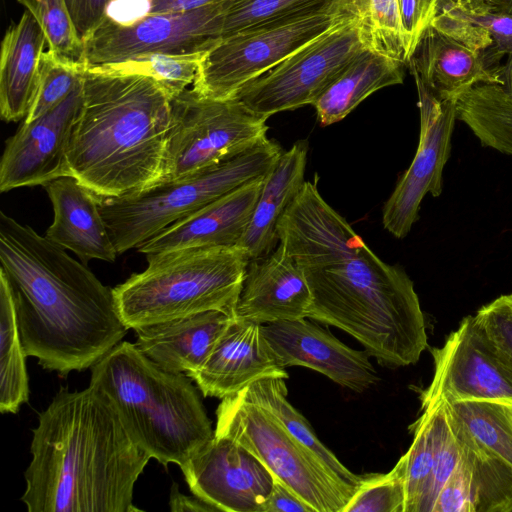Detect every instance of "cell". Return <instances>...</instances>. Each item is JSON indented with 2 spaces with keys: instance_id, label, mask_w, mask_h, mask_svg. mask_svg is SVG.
I'll list each match as a JSON object with an SVG mask.
<instances>
[{
  "instance_id": "31",
  "label": "cell",
  "mask_w": 512,
  "mask_h": 512,
  "mask_svg": "<svg viewBox=\"0 0 512 512\" xmlns=\"http://www.w3.org/2000/svg\"><path fill=\"white\" fill-rule=\"evenodd\" d=\"M450 417L483 449L512 467V415L505 402H443Z\"/></svg>"
},
{
  "instance_id": "25",
  "label": "cell",
  "mask_w": 512,
  "mask_h": 512,
  "mask_svg": "<svg viewBox=\"0 0 512 512\" xmlns=\"http://www.w3.org/2000/svg\"><path fill=\"white\" fill-rule=\"evenodd\" d=\"M307 157L308 143L299 140L282 152L265 175L250 222L238 245L250 261L268 255L279 243L277 225L305 183Z\"/></svg>"
},
{
  "instance_id": "34",
  "label": "cell",
  "mask_w": 512,
  "mask_h": 512,
  "mask_svg": "<svg viewBox=\"0 0 512 512\" xmlns=\"http://www.w3.org/2000/svg\"><path fill=\"white\" fill-rule=\"evenodd\" d=\"M413 441L406 456L405 511L424 512L435 456L434 409L422 410L412 425Z\"/></svg>"
},
{
  "instance_id": "41",
  "label": "cell",
  "mask_w": 512,
  "mask_h": 512,
  "mask_svg": "<svg viewBox=\"0 0 512 512\" xmlns=\"http://www.w3.org/2000/svg\"><path fill=\"white\" fill-rule=\"evenodd\" d=\"M111 0H64L75 33L81 43L100 25Z\"/></svg>"
},
{
  "instance_id": "29",
  "label": "cell",
  "mask_w": 512,
  "mask_h": 512,
  "mask_svg": "<svg viewBox=\"0 0 512 512\" xmlns=\"http://www.w3.org/2000/svg\"><path fill=\"white\" fill-rule=\"evenodd\" d=\"M285 379L265 378L256 381L240 393L269 410L300 442L315 452L342 480L358 488L365 475H357L316 436L309 422L287 400Z\"/></svg>"
},
{
  "instance_id": "5",
  "label": "cell",
  "mask_w": 512,
  "mask_h": 512,
  "mask_svg": "<svg viewBox=\"0 0 512 512\" xmlns=\"http://www.w3.org/2000/svg\"><path fill=\"white\" fill-rule=\"evenodd\" d=\"M146 257L144 271L113 288L128 329L212 310L234 317L250 261L242 247L184 248Z\"/></svg>"
},
{
  "instance_id": "7",
  "label": "cell",
  "mask_w": 512,
  "mask_h": 512,
  "mask_svg": "<svg viewBox=\"0 0 512 512\" xmlns=\"http://www.w3.org/2000/svg\"><path fill=\"white\" fill-rule=\"evenodd\" d=\"M215 435L252 453L315 512H342L356 487L342 480L266 408L240 392L221 399Z\"/></svg>"
},
{
  "instance_id": "18",
  "label": "cell",
  "mask_w": 512,
  "mask_h": 512,
  "mask_svg": "<svg viewBox=\"0 0 512 512\" xmlns=\"http://www.w3.org/2000/svg\"><path fill=\"white\" fill-rule=\"evenodd\" d=\"M188 376L204 397L223 399L261 379H287L288 373L271 354L261 325L234 318L204 365Z\"/></svg>"
},
{
  "instance_id": "33",
  "label": "cell",
  "mask_w": 512,
  "mask_h": 512,
  "mask_svg": "<svg viewBox=\"0 0 512 512\" xmlns=\"http://www.w3.org/2000/svg\"><path fill=\"white\" fill-rule=\"evenodd\" d=\"M207 51L196 53H148L91 68L110 74H138L155 79L174 97L193 84Z\"/></svg>"
},
{
  "instance_id": "23",
  "label": "cell",
  "mask_w": 512,
  "mask_h": 512,
  "mask_svg": "<svg viewBox=\"0 0 512 512\" xmlns=\"http://www.w3.org/2000/svg\"><path fill=\"white\" fill-rule=\"evenodd\" d=\"M407 65L436 97L457 101L477 84H496L481 56L429 26L420 38Z\"/></svg>"
},
{
  "instance_id": "36",
  "label": "cell",
  "mask_w": 512,
  "mask_h": 512,
  "mask_svg": "<svg viewBox=\"0 0 512 512\" xmlns=\"http://www.w3.org/2000/svg\"><path fill=\"white\" fill-rule=\"evenodd\" d=\"M405 454L386 474L365 475L342 512H404Z\"/></svg>"
},
{
  "instance_id": "44",
  "label": "cell",
  "mask_w": 512,
  "mask_h": 512,
  "mask_svg": "<svg viewBox=\"0 0 512 512\" xmlns=\"http://www.w3.org/2000/svg\"><path fill=\"white\" fill-rule=\"evenodd\" d=\"M229 0H151V14L182 13Z\"/></svg>"
},
{
  "instance_id": "35",
  "label": "cell",
  "mask_w": 512,
  "mask_h": 512,
  "mask_svg": "<svg viewBox=\"0 0 512 512\" xmlns=\"http://www.w3.org/2000/svg\"><path fill=\"white\" fill-rule=\"evenodd\" d=\"M83 71L84 66L78 60L50 49L44 51L36 95L24 121L34 120L64 101L81 80Z\"/></svg>"
},
{
  "instance_id": "26",
  "label": "cell",
  "mask_w": 512,
  "mask_h": 512,
  "mask_svg": "<svg viewBox=\"0 0 512 512\" xmlns=\"http://www.w3.org/2000/svg\"><path fill=\"white\" fill-rule=\"evenodd\" d=\"M404 65L364 47L314 102L321 125L328 126L341 121L375 91L401 84Z\"/></svg>"
},
{
  "instance_id": "38",
  "label": "cell",
  "mask_w": 512,
  "mask_h": 512,
  "mask_svg": "<svg viewBox=\"0 0 512 512\" xmlns=\"http://www.w3.org/2000/svg\"><path fill=\"white\" fill-rule=\"evenodd\" d=\"M474 316L496 355L512 372V294L499 296Z\"/></svg>"
},
{
  "instance_id": "47",
  "label": "cell",
  "mask_w": 512,
  "mask_h": 512,
  "mask_svg": "<svg viewBox=\"0 0 512 512\" xmlns=\"http://www.w3.org/2000/svg\"><path fill=\"white\" fill-rule=\"evenodd\" d=\"M505 403H506V405H507V407H508V409H509V411H510V413L512 415V402H505Z\"/></svg>"
},
{
  "instance_id": "15",
  "label": "cell",
  "mask_w": 512,
  "mask_h": 512,
  "mask_svg": "<svg viewBox=\"0 0 512 512\" xmlns=\"http://www.w3.org/2000/svg\"><path fill=\"white\" fill-rule=\"evenodd\" d=\"M83 105L82 78L69 96L48 113L24 121L10 137L0 163V190L45 185L69 176L67 152Z\"/></svg>"
},
{
  "instance_id": "14",
  "label": "cell",
  "mask_w": 512,
  "mask_h": 512,
  "mask_svg": "<svg viewBox=\"0 0 512 512\" xmlns=\"http://www.w3.org/2000/svg\"><path fill=\"white\" fill-rule=\"evenodd\" d=\"M180 469L191 493L216 511L262 512L274 482L252 453L215 434Z\"/></svg>"
},
{
  "instance_id": "19",
  "label": "cell",
  "mask_w": 512,
  "mask_h": 512,
  "mask_svg": "<svg viewBox=\"0 0 512 512\" xmlns=\"http://www.w3.org/2000/svg\"><path fill=\"white\" fill-rule=\"evenodd\" d=\"M264 177L254 179L174 222L137 250L148 255L184 248L239 245Z\"/></svg>"
},
{
  "instance_id": "28",
  "label": "cell",
  "mask_w": 512,
  "mask_h": 512,
  "mask_svg": "<svg viewBox=\"0 0 512 512\" xmlns=\"http://www.w3.org/2000/svg\"><path fill=\"white\" fill-rule=\"evenodd\" d=\"M26 353L8 277L0 269V411L17 413L29 399Z\"/></svg>"
},
{
  "instance_id": "24",
  "label": "cell",
  "mask_w": 512,
  "mask_h": 512,
  "mask_svg": "<svg viewBox=\"0 0 512 512\" xmlns=\"http://www.w3.org/2000/svg\"><path fill=\"white\" fill-rule=\"evenodd\" d=\"M46 44L44 29L28 10L7 29L0 53V112L5 121H19L29 113Z\"/></svg>"
},
{
  "instance_id": "1",
  "label": "cell",
  "mask_w": 512,
  "mask_h": 512,
  "mask_svg": "<svg viewBox=\"0 0 512 512\" xmlns=\"http://www.w3.org/2000/svg\"><path fill=\"white\" fill-rule=\"evenodd\" d=\"M0 262L27 356L66 376L91 368L128 328L113 289L64 248L0 213Z\"/></svg>"
},
{
  "instance_id": "17",
  "label": "cell",
  "mask_w": 512,
  "mask_h": 512,
  "mask_svg": "<svg viewBox=\"0 0 512 512\" xmlns=\"http://www.w3.org/2000/svg\"><path fill=\"white\" fill-rule=\"evenodd\" d=\"M311 292L305 276L285 247L249 261L234 317L265 325L307 318Z\"/></svg>"
},
{
  "instance_id": "43",
  "label": "cell",
  "mask_w": 512,
  "mask_h": 512,
  "mask_svg": "<svg viewBox=\"0 0 512 512\" xmlns=\"http://www.w3.org/2000/svg\"><path fill=\"white\" fill-rule=\"evenodd\" d=\"M262 512H315L286 485L274 478L273 487L262 507Z\"/></svg>"
},
{
  "instance_id": "46",
  "label": "cell",
  "mask_w": 512,
  "mask_h": 512,
  "mask_svg": "<svg viewBox=\"0 0 512 512\" xmlns=\"http://www.w3.org/2000/svg\"><path fill=\"white\" fill-rule=\"evenodd\" d=\"M502 12L512 16V0H484Z\"/></svg>"
},
{
  "instance_id": "3",
  "label": "cell",
  "mask_w": 512,
  "mask_h": 512,
  "mask_svg": "<svg viewBox=\"0 0 512 512\" xmlns=\"http://www.w3.org/2000/svg\"><path fill=\"white\" fill-rule=\"evenodd\" d=\"M82 91L67 152L69 176L106 198L153 186L162 168L172 96L153 78L85 67Z\"/></svg>"
},
{
  "instance_id": "4",
  "label": "cell",
  "mask_w": 512,
  "mask_h": 512,
  "mask_svg": "<svg viewBox=\"0 0 512 512\" xmlns=\"http://www.w3.org/2000/svg\"><path fill=\"white\" fill-rule=\"evenodd\" d=\"M90 384L116 410L134 443L162 465L182 467L214 436L198 386L123 341L91 367Z\"/></svg>"
},
{
  "instance_id": "16",
  "label": "cell",
  "mask_w": 512,
  "mask_h": 512,
  "mask_svg": "<svg viewBox=\"0 0 512 512\" xmlns=\"http://www.w3.org/2000/svg\"><path fill=\"white\" fill-rule=\"evenodd\" d=\"M306 319L261 325L262 336L281 367H306L356 392L379 381L366 351L347 346Z\"/></svg>"
},
{
  "instance_id": "12",
  "label": "cell",
  "mask_w": 512,
  "mask_h": 512,
  "mask_svg": "<svg viewBox=\"0 0 512 512\" xmlns=\"http://www.w3.org/2000/svg\"><path fill=\"white\" fill-rule=\"evenodd\" d=\"M431 354L434 374L420 394L421 409L439 402H512V372L496 355L474 315L464 317Z\"/></svg>"
},
{
  "instance_id": "9",
  "label": "cell",
  "mask_w": 512,
  "mask_h": 512,
  "mask_svg": "<svg viewBox=\"0 0 512 512\" xmlns=\"http://www.w3.org/2000/svg\"><path fill=\"white\" fill-rule=\"evenodd\" d=\"M364 47L358 24L337 20L326 32L245 85L234 98L266 119L282 111L313 105Z\"/></svg>"
},
{
  "instance_id": "2",
  "label": "cell",
  "mask_w": 512,
  "mask_h": 512,
  "mask_svg": "<svg viewBox=\"0 0 512 512\" xmlns=\"http://www.w3.org/2000/svg\"><path fill=\"white\" fill-rule=\"evenodd\" d=\"M32 432L21 497L27 511H141L133 490L151 457L97 387H60Z\"/></svg>"
},
{
  "instance_id": "42",
  "label": "cell",
  "mask_w": 512,
  "mask_h": 512,
  "mask_svg": "<svg viewBox=\"0 0 512 512\" xmlns=\"http://www.w3.org/2000/svg\"><path fill=\"white\" fill-rule=\"evenodd\" d=\"M151 7V0H111L101 23L129 26L150 15Z\"/></svg>"
},
{
  "instance_id": "21",
  "label": "cell",
  "mask_w": 512,
  "mask_h": 512,
  "mask_svg": "<svg viewBox=\"0 0 512 512\" xmlns=\"http://www.w3.org/2000/svg\"><path fill=\"white\" fill-rule=\"evenodd\" d=\"M54 217L45 237L76 254L85 265L92 259L114 262L117 250L96 195L72 176L44 185Z\"/></svg>"
},
{
  "instance_id": "22",
  "label": "cell",
  "mask_w": 512,
  "mask_h": 512,
  "mask_svg": "<svg viewBox=\"0 0 512 512\" xmlns=\"http://www.w3.org/2000/svg\"><path fill=\"white\" fill-rule=\"evenodd\" d=\"M234 317L212 310L140 326L135 345L165 370L187 375L198 371Z\"/></svg>"
},
{
  "instance_id": "11",
  "label": "cell",
  "mask_w": 512,
  "mask_h": 512,
  "mask_svg": "<svg viewBox=\"0 0 512 512\" xmlns=\"http://www.w3.org/2000/svg\"><path fill=\"white\" fill-rule=\"evenodd\" d=\"M229 1L182 13L150 14L129 26L101 23L82 42L78 61L96 67L148 53L208 51L221 39Z\"/></svg>"
},
{
  "instance_id": "13",
  "label": "cell",
  "mask_w": 512,
  "mask_h": 512,
  "mask_svg": "<svg viewBox=\"0 0 512 512\" xmlns=\"http://www.w3.org/2000/svg\"><path fill=\"white\" fill-rule=\"evenodd\" d=\"M414 79L420 111L419 143L410 166L382 210V224L396 238H404L410 232L427 193L434 197L442 193L443 168L450 156L457 119V101L439 99L418 78Z\"/></svg>"
},
{
  "instance_id": "39",
  "label": "cell",
  "mask_w": 512,
  "mask_h": 512,
  "mask_svg": "<svg viewBox=\"0 0 512 512\" xmlns=\"http://www.w3.org/2000/svg\"><path fill=\"white\" fill-rule=\"evenodd\" d=\"M432 512H475L472 473L463 452L458 466L438 493Z\"/></svg>"
},
{
  "instance_id": "20",
  "label": "cell",
  "mask_w": 512,
  "mask_h": 512,
  "mask_svg": "<svg viewBox=\"0 0 512 512\" xmlns=\"http://www.w3.org/2000/svg\"><path fill=\"white\" fill-rule=\"evenodd\" d=\"M431 26L478 53L512 98V16L484 0H440Z\"/></svg>"
},
{
  "instance_id": "8",
  "label": "cell",
  "mask_w": 512,
  "mask_h": 512,
  "mask_svg": "<svg viewBox=\"0 0 512 512\" xmlns=\"http://www.w3.org/2000/svg\"><path fill=\"white\" fill-rule=\"evenodd\" d=\"M170 105L162 168L154 185L192 177L267 138V119L235 98H205L187 88L172 97Z\"/></svg>"
},
{
  "instance_id": "45",
  "label": "cell",
  "mask_w": 512,
  "mask_h": 512,
  "mask_svg": "<svg viewBox=\"0 0 512 512\" xmlns=\"http://www.w3.org/2000/svg\"><path fill=\"white\" fill-rule=\"evenodd\" d=\"M170 510L173 512H203L216 511L211 505L197 497L182 494L178 485L173 483L169 498Z\"/></svg>"
},
{
  "instance_id": "37",
  "label": "cell",
  "mask_w": 512,
  "mask_h": 512,
  "mask_svg": "<svg viewBox=\"0 0 512 512\" xmlns=\"http://www.w3.org/2000/svg\"><path fill=\"white\" fill-rule=\"evenodd\" d=\"M18 1L41 24L48 39V49L78 60L82 43L72 26L64 0Z\"/></svg>"
},
{
  "instance_id": "30",
  "label": "cell",
  "mask_w": 512,
  "mask_h": 512,
  "mask_svg": "<svg viewBox=\"0 0 512 512\" xmlns=\"http://www.w3.org/2000/svg\"><path fill=\"white\" fill-rule=\"evenodd\" d=\"M446 414L471 468L475 512H512V467L478 445Z\"/></svg>"
},
{
  "instance_id": "10",
  "label": "cell",
  "mask_w": 512,
  "mask_h": 512,
  "mask_svg": "<svg viewBox=\"0 0 512 512\" xmlns=\"http://www.w3.org/2000/svg\"><path fill=\"white\" fill-rule=\"evenodd\" d=\"M336 21L326 11L222 37L205 53L192 89L205 98L232 99L245 85L326 32Z\"/></svg>"
},
{
  "instance_id": "27",
  "label": "cell",
  "mask_w": 512,
  "mask_h": 512,
  "mask_svg": "<svg viewBox=\"0 0 512 512\" xmlns=\"http://www.w3.org/2000/svg\"><path fill=\"white\" fill-rule=\"evenodd\" d=\"M329 12L337 20L355 21L366 48L407 65L398 0H334Z\"/></svg>"
},
{
  "instance_id": "32",
  "label": "cell",
  "mask_w": 512,
  "mask_h": 512,
  "mask_svg": "<svg viewBox=\"0 0 512 512\" xmlns=\"http://www.w3.org/2000/svg\"><path fill=\"white\" fill-rule=\"evenodd\" d=\"M334 0H230L222 37L237 32L315 15L330 10Z\"/></svg>"
},
{
  "instance_id": "40",
  "label": "cell",
  "mask_w": 512,
  "mask_h": 512,
  "mask_svg": "<svg viewBox=\"0 0 512 512\" xmlns=\"http://www.w3.org/2000/svg\"><path fill=\"white\" fill-rule=\"evenodd\" d=\"M440 0H398L408 61L425 30L436 16ZM408 63V62H407Z\"/></svg>"
},
{
  "instance_id": "6",
  "label": "cell",
  "mask_w": 512,
  "mask_h": 512,
  "mask_svg": "<svg viewBox=\"0 0 512 512\" xmlns=\"http://www.w3.org/2000/svg\"><path fill=\"white\" fill-rule=\"evenodd\" d=\"M283 150L266 138L244 153L187 179L157 184L120 197H97L99 209L118 254L138 248L169 225L265 176Z\"/></svg>"
}]
</instances>
